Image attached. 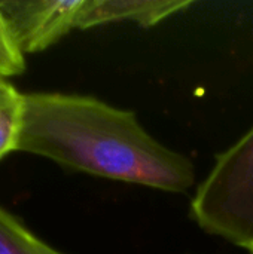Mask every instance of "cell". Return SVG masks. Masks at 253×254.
Here are the masks:
<instances>
[{
	"instance_id": "obj_1",
	"label": "cell",
	"mask_w": 253,
	"mask_h": 254,
	"mask_svg": "<svg viewBox=\"0 0 253 254\" xmlns=\"http://www.w3.org/2000/svg\"><path fill=\"white\" fill-rule=\"evenodd\" d=\"M18 150L72 171L170 193L188 192L197 179L194 162L152 137L136 112L91 95L24 94Z\"/></svg>"
},
{
	"instance_id": "obj_2",
	"label": "cell",
	"mask_w": 253,
	"mask_h": 254,
	"mask_svg": "<svg viewBox=\"0 0 253 254\" xmlns=\"http://www.w3.org/2000/svg\"><path fill=\"white\" fill-rule=\"evenodd\" d=\"M189 217L209 235L253 254V128L216 156L195 189Z\"/></svg>"
},
{
	"instance_id": "obj_3",
	"label": "cell",
	"mask_w": 253,
	"mask_h": 254,
	"mask_svg": "<svg viewBox=\"0 0 253 254\" xmlns=\"http://www.w3.org/2000/svg\"><path fill=\"white\" fill-rule=\"evenodd\" d=\"M84 0H0V13L18 46L36 54L78 30Z\"/></svg>"
},
{
	"instance_id": "obj_4",
	"label": "cell",
	"mask_w": 253,
	"mask_h": 254,
	"mask_svg": "<svg viewBox=\"0 0 253 254\" xmlns=\"http://www.w3.org/2000/svg\"><path fill=\"white\" fill-rule=\"evenodd\" d=\"M194 6L189 0H84L78 15V30L113 22H133L151 28Z\"/></svg>"
},
{
	"instance_id": "obj_5",
	"label": "cell",
	"mask_w": 253,
	"mask_h": 254,
	"mask_svg": "<svg viewBox=\"0 0 253 254\" xmlns=\"http://www.w3.org/2000/svg\"><path fill=\"white\" fill-rule=\"evenodd\" d=\"M24 119V94L0 79V159L18 150Z\"/></svg>"
},
{
	"instance_id": "obj_6",
	"label": "cell",
	"mask_w": 253,
	"mask_h": 254,
	"mask_svg": "<svg viewBox=\"0 0 253 254\" xmlns=\"http://www.w3.org/2000/svg\"><path fill=\"white\" fill-rule=\"evenodd\" d=\"M0 254H64L31 234L0 207Z\"/></svg>"
},
{
	"instance_id": "obj_7",
	"label": "cell",
	"mask_w": 253,
	"mask_h": 254,
	"mask_svg": "<svg viewBox=\"0 0 253 254\" xmlns=\"http://www.w3.org/2000/svg\"><path fill=\"white\" fill-rule=\"evenodd\" d=\"M25 70L24 54L15 45L0 13V79L18 76Z\"/></svg>"
}]
</instances>
